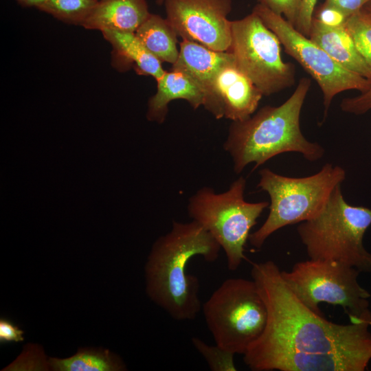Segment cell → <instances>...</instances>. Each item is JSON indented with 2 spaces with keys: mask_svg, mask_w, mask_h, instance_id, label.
<instances>
[{
  "mask_svg": "<svg viewBox=\"0 0 371 371\" xmlns=\"http://www.w3.org/2000/svg\"><path fill=\"white\" fill-rule=\"evenodd\" d=\"M215 344L234 354L244 355L262 333L267 310L253 280H225L202 306Z\"/></svg>",
  "mask_w": 371,
  "mask_h": 371,
  "instance_id": "obj_7",
  "label": "cell"
},
{
  "mask_svg": "<svg viewBox=\"0 0 371 371\" xmlns=\"http://www.w3.org/2000/svg\"><path fill=\"white\" fill-rule=\"evenodd\" d=\"M317 0H302L300 12L295 25V29L308 37L314 10Z\"/></svg>",
  "mask_w": 371,
  "mask_h": 371,
  "instance_id": "obj_25",
  "label": "cell"
},
{
  "mask_svg": "<svg viewBox=\"0 0 371 371\" xmlns=\"http://www.w3.org/2000/svg\"><path fill=\"white\" fill-rule=\"evenodd\" d=\"M246 181L240 177L220 194L203 187L190 197L188 204L189 216L217 241L225 253L227 268L232 271L246 259L244 247L250 231L269 205L267 201L245 200Z\"/></svg>",
  "mask_w": 371,
  "mask_h": 371,
  "instance_id": "obj_6",
  "label": "cell"
},
{
  "mask_svg": "<svg viewBox=\"0 0 371 371\" xmlns=\"http://www.w3.org/2000/svg\"><path fill=\"white\" fill-rule=\"evenodd\" d=\"M273 13L282 16L295 27L297 21L302 0H257Z\"/></svg>",
  "mask_w": 371,
  "mask_h": 371,
  "instance_id": "obj_23",
  "label": "cell"
},
{
  "mask_svg": "<svg viewBox=\"0 0 371 371\" xmlns=\"http://www.w3.org/2000/svg\"><path fill=\"white\" fill-rule=\"evenodd\" d=\"M371 0H325L322 4L340 11L347 19L360 11Z\"/></svg>",
  "mask_w": 371,
  "mask_h": 371,
  "instance_id": "obj_26",
  "label": "cell"
},
{
  "mask_svg": "<svg viewBox=\"0 0 371 371\" xmlns=\"http://www.w3.org/2000/svg\"><path fill=\"white\" fill-rule=\"evenodd\" d=\"M24 332L10 320L5 318L0 319V342L8 344L22 341Z\"/></svg>",
  "mask_w": 371,
  "mask_h": 371,
  "instance_id": "obj_28",
  "label": "cell"
},
{
  "mask_svg": "<svg viewBox=\"0 0 371 371\" xmlns=\"http://www.w3.org/2000/svg\"><path fill=\"white\" fill-rule=\"evenodd\" d=\"M234 63L229 51H215L196 42L182 40L178 59L172 68L185 72L199 85L205 95L204 106L218 73Z\"/></svg>",
  "mask_w": 371,
  "mask_h": 371,
  "instance_id": "obj_13",
  "label": "cell"
},
{
  "mask_svg": "<svg viewBox=\"0 0 371 371\" xmlns=\"http://www.w3.org/2000/svg\"><path fill=\"white\" fill-rule=\"evenodd\" d=\"M150 14L146 0H100L82 26L135 33Z\"/></svg>",
  "mask_w": 371,
  "mask_h": 371,
  "instance_id": "obj_14",
  "label": "cell"
},
{
  "mask_svg": "<svg viewBox=\"0 0 371 371\" xmlns=\"http://www.w3.org/2000/svg\"><path fill=\"white\" fill-rule=\"evenodd\" d=\"M259 175L257 188L268 193L270 203L267 219L249 236V243L257 249L279 229L315 216L346 176L343 168L329 163L305 177H286L269 168L260 170Z\"/></svg>",
  "mask_w": 371,
  "mask_h": 371,
  "instance_id": "obj_5",
  "label": "cell"
},
{
  "mask_svg": "<svg viewBox=\"0 0 371 371\" xmlns=\"http://www.w3.org/2000/svg\"><path fill=\"white\" fill-rule=\"evenodd\" d=\"M99 0H47L39 8L67 23L81 25Z\"/></svg>",
  "mask_w": 371,
  "mask_h": 371,
  "instance_id": "obj_20",
  "label": "cell"
},
{
  "mask_svg": "<svg viewBox=\"0 0 371 371\" xmlns=\"http://www.w3.org/2000/svg\"><path fill=\"white\" fill-rule=\"evenodd\" d=\"M251 276L267 310L265 328L243 355L253 371H364L371 360V316L333 323L305 306L271 260Z\"/></svg>",
  "mask_w": 371,
  "mask_h": 371,
  "instance_id": "obj_1",
  "label": "cell"
},
{
  "mask_svg": "<svg viewBox=\"0 0 371 371\" xmlns=\"http://www.w3.org/2000/svg\"><path fill=\"white\" fill-rule=\"evenodd\" d=\"M308 38L342 67L371 81V68L344 24L328 26L313 17Z\"/></svg>",
  "mask_w": 371,
  "mask_h": 371,
  "instance_id": "obj_15",
  "label": "cell"
},
{
  "mask_svg": "<svg viewBox=\"0 0 371 371\" xmlns=\"http://www.w3.org/2000/svg\"><path fill=\"white\" fill-rule=\"evenodd\" d=\"M313 17L328 26H339L344 23L346 18L338 10L321 5Z\"/></svg>",
  "mask_w": 371,
  "mask_h": 371,
  "instance_id": "obj_27",
  "label": "cell"
},
{
  "mask_svg": "<svg viewBox=\"0 0 371 371\" xmlns=\"http://www.w3.org/2000/svg\"><path fill=\"white\" fill-rule=\"evenodd\" d=\"M263 95L235 63L217 75L204 108L216 119L243 121L256 111Z\"/></svg>",
  "mask_w": 371,
  "mask_h": 371,
  "instance_id": "obj_12",
  "label": "cell"
},
{
  "mask_svg": "<svg viewBox=\"0 0 371 371\" xmlns=\"http://www.w3.org/2000/svg\"><path fill=\"white\" fill-rule=\"evenodd\" d=\"M341 109L354 115H363L371 110V88L359 95L342 100Z\"/></svg>",
  "mask_w": 371,
  "mask_h": 371,
  "instance_id": "obj_24",
  "label": "cell"
},
{
  "mask_svg": "<svg viewBox=\"0 0 371 371\" xmlns=\"http://www.w3.org/2000/svg\"><path fill=\"white\" fill-rule=\"evenodd\" d=\"M371 225V209L350 205L341 184L330 194L322 210L297 227L309 259L341 262L360 272L371 273V253L363 245Z\"/></svg>",
  "mask_w": 371,
  "mask_h": 371,
  "instance_id": "obj_4",
  "label": "cell"
},
{
  "mask_svg": "<svg viewBox=\"0 0 371 371\" xmlns=\"http://www.w3.org/2000/svg\"><path fill=\"white\" fill-rule=\"evenodd\" d=\"M49 364L56 371H117L124 365L115 354L102 348H80L65 359L51 358Z\"/></svg>",
  "mask_w": 371,
  "mask_h": 371,
  "instance_id": "obj_19",
  "label": "cell"
},
{
  "mask_svg": "<svg viewBox=\"0 0 371 371\" xmlns=\"http://www.w3.org/2000/svg\"><path fill=\"white\" fill-rule=\"evenodd\" d=\"M221 249L197 222L173 221L170 232L154 243L146 264L150 298L175 320L194 319L201 308L200 284L196 276L186 273V266L196 256L214 262Z\"/></svg>",
  "mask_w": 371,
  "mask_h": 371,
  "instance_id": "obj_2",
  "label": "cell"
},
{
  "mask_svg": "<svg viewBox=\"0 0 371 371\" xmlns=\"http://www.w3.org/2000/svg\"><path fill=\"white\" fill-rule=\"evenodd\" d=\"M19 3L25 7H35L39 9L47 0H16Z\"/></svg>",
  "mask_w": 371,
  "mask_h": 371,
  "instance_id": "obj_29",
  "label": "cell"
},
{
  "mask_svg": "<svg viewBox=\"0 0 371 371\" xmlns=\"http://www.w3.org/2000/svg\"><path fill=\"white\" fill-rule=\"evenodd\" d=\"M311 83L309 78H301L281 105L265 106L248 119L232 123L223 148L232 159L236 173L251 163L255 170L284 153H300L310 161L323 157L324 148L306 139L300 128L301 111Z\"/></svg>",
  "mask_w": 371,
  "mask_h": 371,
  "instance_id": "obj_3",
  "label": "cell"
},
{
  "mask_svg": "<svg viewBox=\"0 0 371 371\" xmlns=\"http://www.w3.org/2000/svg\"><path fill=\"white\" fill-rule=\"evenodd\" d=\"M165 0H156V3L158 5H161L164 3Z\"/></svg>",
  "mask_w": 371,
  "mask_h": 371,
  "instance_id": "obj_31",
  "label": "cell"
},
{
  "mask_svg": "<svg viewBox=\"0 0 371 371\" xmlns=\"http://www.w3.org/2000/svg\"><path fill=\"white\" fill-rule=\"evenodd\" d=\"M191 341L196 350L203 356L212 371H236L235 354L227 351L218 345L212 346L197 337Z\"/></svg>",
  "mask_w": 371,
  "mask_h": 371,
  "instance_id": "obj_22",
  "label": "cell"
},
{
  "mask_svg": "<svg viewBox=\"0 0 371 371\" xmlns=\"http://www.w3.org/2000/svg\"><path fill=\"white\" fill-rule=\"evenodd\" d=\"M229 52L236 66L265 96L280 92L295 83V66L284 62L281 43L254 12L232 21Z\"/></svg>",
  "mask_w": 371,
  "mask_h": 371,
  "instance_id": "obj_9",
  "label": "cell"
},
{
  "mask_svg": "<svg viewBox=\"0 0 371 371\" xmlns=\"http://www.w3.org/2000/svg\"><path fill=\"white\" fill-rule=\"evenodd\" d=\"M120 57L135 65L139 74L153 76L156 80L166 72L161 62L153 56L133 32L115 30L102 32Z\"/></svg>",
  "mask_w": 371,
  "mask_h": 371,
  "instance_id": "obj_17",
  "label": "cell"
},
{
  "mask_svg": "<svg viewBox=\"0 0 371 371\" xmlns=\"http://www.w3.org/2000/svg\"><path fill=\"white\" fill-rule=\"evenodd\" d=\"M166 19L182 40L227 52L231 45L227 19L232 0H165Z\"/></svg>",
  "mask_w": 371,
  "mask_h": 371,
  "instance_id": "obj_11",
  "label": "cell"
},
{
  "mask_svg": "<svg viewBox=\"0 0 371 371\" xmlns=\"http://www.w3.org/2000/svg\"><path fill=\"white\" fill-rule=\"evenodd\" d=\"M361 10L371 16V1L367 3Z\"/></svg>",
  "mask_w": 371,
  "mask_h": 371,
  "instance_id": "obj_30",
  "label": "cell"
},
{
  "mask_svg": "<svg viewBox=\"0 0 371 371\" xmlns=\"http://www.w3.org/2000/svg\"><path fill=\"white\" fill-rule=\"evenodd\" d=\"M361 56L371 68V16L362 10L344 23Z\"/></svg>",
  "mask_w": 371,
  "mask_h": 371,
  "instance_id": "obj_21",
  "label": "cell"
},
{
  "mask_svg": "<svg viewBox=\"0 0 371 371\" xmlns=\"http://www.w3.org/2000/svg\"><path fill=\"white\" fill-rule=\"evenodd\" d=\"M157 91L148 100L147 119L159 124L164 122L168 104L174 100H186L196 109L204 104L205 95L199 85L185 72L171 69L157 80Z\"/></svg>",
  "mask_w": 371,
  "mask_h": 371,
  "instance_id": "obj_16",
  "label": "cell"
},
{
  "mask_svg": "<svg viewBox=\"0 0 371 371\" xmlns=\"http://www.w3.org/2000/svg\"><path fill=\"white\" fill-rule=\"evenodd\" d=\"M252 12L277 36L286 52L317 82L323 94L324 117L338 93L352 89L362 93L371 88L370 80L342 67L282 16L259 3Z\"/></svg>",
  "mask_w": 371,
  "mask_h": 371,
  "instance_id": "obj_10",
  "label": "cell"
},
{
  "mask_svg": "<svg viewBox=\"0 0 371 371\" xmlns=\"http://www.w3.org/2000/svg\"><path fill=\"white\" fill-rule=\"evenodd\" d=\"M100 1V0H99Z\"/></svg>",
  "mask_w": 371,
  "mask_h": 371,
  "instance_id": "obj_32",
  "label": "cell"
},
{
  "mask_svg": "<svg viewBox=\"0 0 371 371\" xmlns=\"http://www.w3.org/2000/svg\"><path fill=\"white\" fill-rule=\"evenodd\" d=\"M361 272L341 262L312 260L297 262L281 276L295 296L314 313L324 315L322 302L341 306L350 322L371 316L370 294L358 282Z\"/></svg>",
  "mask_w": 371,
  "mask_h": 371,
  "instance_id": "obj_8",
  "label": "cell"
},
{
  "mask_svg": "<svg viewBox=\"0 0 371 371\" xmlns=\"http://www.w3.org/2000/svg\"><path fill=\"white\" fill-rule=\"evenodd\" d=\"M147 49L161 63L172 65L178 59L177 34L166 19L150 14L135 33Z\"/></svg>",
  "mask_w": 371,
  "mask_h": 371,
  "instance_id": "obj_18",
  "label": "cell"
}]
</instances>
